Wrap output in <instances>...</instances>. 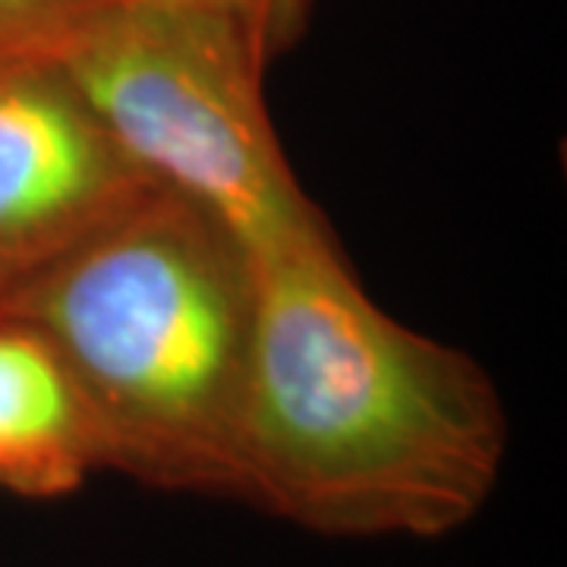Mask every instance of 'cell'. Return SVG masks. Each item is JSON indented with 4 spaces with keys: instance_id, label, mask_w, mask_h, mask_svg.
I'll use <instances>...</instances> for the list:
<instances>
[{
    "instance_id": "2",
    "label": "cell",
    "mask_w": 567,
    "mask_h": 567,
    "mask_svg": "<svg viewBox=\"0 0 567 567\" xmlns=\"http://www.w3.org/2000/svg\"><path fill=\"white\" fill-rule=\"evenodd\" d=\"M256 259L218 218L148 186L0 303L51 350L99 473L240 502Z\"/></svg>"
},
{
    "instance_id": "5",
    "label": "cell",
    "mask_w": 567,
    "mask_h": 567,
    "mask_svg": "<svg viewBox=\"0 0 567 567\" xmlns=\"http://www.w3.org/2000/svg\"><path fill=\"white\" fill-rule=\"evenodd\" d=\"M92 473L95 445L58 360L32 331L0 322V492L54 502Z\"/></svg>"
},
{
    "instance_id": "4",
    "label": "cell",
    "mask_w": 567,
    "mask_h": 567,
    "mask_svg": "<svg viewBox=\"0 0 567 567\" xmlns=\"http://www.w3.org/2000/svg\"><path fill=\"white\" fill-rule=\"evenodd\" d=\"M148 186L61 63L0 70V303Z\"/></svg>"
},
{
    "instance_id": "3",
    "label": "cell",
    "mask_w": 567,
    "mask_h": 567,
    "mask_svg": "<svg viewBox=\"0 0 567 567\" xmlns=\"http://www.w3.org/2000/svg\"><path fill=\"white\" fill-rule=\"evenodd\" d=\"M58 63L107 140L252 259L334 237L268 117V61L230 17L193 0H104Z\"/></svg>"
},
{
    "instance_id": "1",
    "label": "cell",
    "mask_w": 567,
    "mask_h": 567,
    "mask_svg": "<svg viewBox=\"0 0 567 567\" xmlns=\"http://www.w3.org/2000/svg\"><path fill=\"white\" fill-rule=\"evenodd\" d=\"M240 502L338 539H439L492 498L507 413L470 353L398 322L334 237L256 259Z\"/></svg>"
},
{
    "instance_id": "7",
    "label": "cell",
    "mask_w": 567,
    "mask_h": 567,
    "mask_svg": "<svg viewBox=\"0 0 567 567\" xmlns=\"http://www.w3.org/2000/svg\"><path fill=\"white\" fill-rule=\"evenodd\" d=\"M237 22L268 63L303 39L312 0H193Z\"/></svg>"
},
{
    "instance_id": "6",
    "label": "cell",
    "mask_w": 567,
    "mask_h": 567,
    "mask_svg": "<svg viewBox=\"0 0 567 567\" xmlns=\"http://www.w3.org/2000/svg\"><path fill=\"white\" fill-rule=\"evenodd\" d=\"M104 0H0V70L58 63Z\"/></svg>"
}]
</instances>
